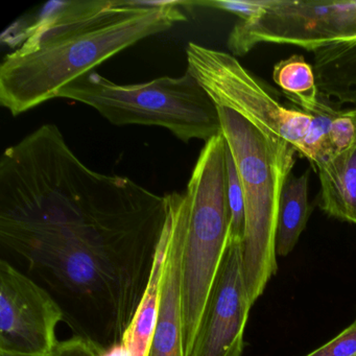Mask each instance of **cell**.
I'll list each match as a JSON object with an SVG mask.
<instances>
[{"instance_id":"9c48e42d","label":"cell","mask_w":356,"mask_h":356,"mask_svg":"<svg viewBox=\"0 0 356 356\" xmlns=\"http://www.w3.org/2000/svg\"><path fill=\"white\" fill-rule=\"evenodd\" d=\"M252 306L243 275V243L230 241L188 356L243 355Z\"/></svg>"},{"instance_id":"5bb4252c","label":"cell","mask_w":356,"mask_h":356,"mask_svg":"<svg viewBox=\"0 0 356 356\" xmlns=\"http://www.w3.org/2000/svg\"><path fill=\"white\" fill-rule=\"evenodd\" d=\"M273 80L289 101L308 114L324 106L314 67L301 55H293L274 66Z\"/></svg>"},{"instance_id":"9a60e30c","label":"cell","mask_w":356,"mask_h":356,"mask_svg":"<svg viewBox=\"0 0 356 356\" xmlns=\"http://www.w3.org/2000/svg\"><path fill=\"white\" fill-rule=\"evenodd\" d=\"M329 88L339 105L356 107V39L331 45L326 51Z\"/></svg>"},{"instance_id":"e0dca14e","label":"cell","mask_w":356,"mask_h":356,"mask_svg":"<svg viewBox=\"0 0 356 356\" xmlns=\"http://www.w3.org/2000/svg\"><path fill=\"white\" fill-rule=\"evenodd\" d=\"M226 163L227 193L230 209V241L243 243L245 227V200L238 172L228 145L226 147Z\"/></svg>"},{"instance_id":"8992f818","label":"cell","mask_w":356,"mask_h":356,"mask_svg":"<svg viewBox=\"0 0 356 356\" xmlns=\"http://www.w3.org/2000/svg\"><path fill=\"white\" fill-rule=\"evenodd\" d=\"M191 72L216 106L243 116L258 130L280 137L305 158L314 118L303 110L283 105L276 91L225 51L191 42L187 45Z\"/></svg>"},{"instance_id":"30bf717a","label":"cell","mask_w":356,"mask_h":356,"mask_svg":"<svg viewBox=\"0 0 356 356\" xmlns=\"http://www.w3.org/2000/svg\"><path fill=\"white\" fill-rule=\"evenodd\" d=\"M162 236L165 241V257L161 293L147 356H185L182 303L183 230L178 216L168 206Z\"/></svg>"},{"instance_id":"44dd1931","label":"cell","mask_w":356,"mask_h":356,"mask_svg":"<svg viewBox=\"0 0 356 356\" xmlns=\"http://www.w3.org/2000/svg\"><path fill=\"white\" fill-rule=\"evenodd\" d=\"M0 356H55V354H47V355H33V354L16 353V352L3 351V350H0Z\"/></svg>"},{"instance_id":"2e32d148","label":"cell","mask_w":356,"mask_h":356,"mask_svg":"<svg viewBox=\"0 0 356 356\" xmlns=\"http://www.w3.org/2000/svg\"><path fill=\"white\" fill-rule=\"evenodd\" d=\"M354 145H356V107L337 110L329 122L324 147L316 163L339 155Z\"/></svg>"},{"instance_id":"52a82bcc","label":"cell","mask_w":356,"mask_h":356,"mask_svg":"<svg viewBox=\"0 0 356 356\" xmlns=\"http://www.w3.org/2000/svg\"><path fill=\"white\" fill-rule=\"evenodd\" d=\"M352 39H356V0H268L261 16L233 26L227 45L231 55L243 57L264 43L314 53Z\"/></svg>"},{"instance_id":"d6986e66","label":"cell","mask_w":356,"mask_h":356,"mask_svg":"<svg viewBox=\"0 0 356 356\" xmlns=\"http://www.w3.org/2000/svg\"><path fill=\"white\" fill-rule=\"evenodd\" d=\"M305 356H356V316L337 337Z\"/></svg>"},{"instance_id":"7a4b0ae2","label":"cell","mask_w":356,"mask_h":356,"mask_svg":"<svg viewBox=\"0 0 356 356\" xmlns=\"http://www.w3.org/2000/svg\"><path fill=\"white\" fill-rule=\"evenodd\" d=\"M193 1L85 0L47 3L0 65V104L17 116L147 37L186 20Z\"/></svg>"},{"instance_id":"4fadbf2b","label":"cell","mask_w":356,"mask_h":356,"mask_svg":"<svg viewBox=\"0 0 356 356\" xmlns=\"http://www.w3.org/2000/svg\"><path fill=\"white\" fill-rule=\"evenodd\" d=\"M164 257L165 241L161 236L145 295L120 343L128 356H147L159 309Z\"/></svg>"},{"instance_id":"6da1fadb","label":"cell","mask_w":356,"mask_h":356,"mask_svg":"<svg viewBox=\"0 0 356 356\" xmlns=\"http://www.w3.org/2000/svg\"><path fill=\"white\" fill-rule=\"evenodd\" d=\"M166 218L164 195L95 172L56 124L0 158V247L99 351L122 343L145 295Z\"/></svg>"},{"instance_id":"ba28073f","label":"cell","mask_w":356,"mask_h":356,"mask_svg":"<svg viewBox=\"0 0 356 356\" xmlns=\"http://www.w3.org/2000/svg\"><path fill=\"white\" fill-rule=\"evenodd\" d=\"M64 312L55 298L9 260H0V350L47 355Z\"/></svg>"},{"instance_id":"5b68a950","label":"cell","mask_w":356,"mask_h":356,"mask_svg":"<svg viewBox=\"0 0 356 356\" xmlns=\"http://www.w3.org/2000/svg\"><path fill=\"white\" fill-rule=\"evenodd\" d=\"M58 97L85 104L115 126L168 129L185 143H206L222 133L218 106L189 72L126 85L91 72L61 89Z\"/></svg>"},{"instance_id":"3957f363","label":"cell","mask_w":356,"mask_h":356,"mask_svg":"<svg viewBox=\"0 0 356 356\" xmlns=\"http://www.w3.org/2000/svg\"><path fill=\"white\" fill-rule=\"evenodd\" d=\"M227 143L222 133L206 141L186 189L165 193L166 206L183 230L184 353L188 356L206 302L230 243Z\"/></svg>"},{"instance_id":"7c38bea8","label":"cell","mask_w":356,"mask_h":356,"mask_svg":"<svg viewBox=\"0 0 356 356\" xmlns=\"http://www.w3.org/2000/svg\"><path fill=\"white\" fill-rule=\"evenodd\" d=\"M308 181L309 170H306L299 177L291 174L283 186L276 236V253L281 257L295 249L314 210L308 201Z\"/></svg>"},{"instance_id":"ffe728a7","label":"cell","mask_w":356,"mask_h":356,"mask_svg":"<svg viewBox=\"0 0 356 356\" xmlns=\"http://www.w3.org/2000/svg\"><path fill=\"white\" fill-rule=\"evenodd\" d=\"M55 356H101V351L83 337L74 335L70 339L59 341Z\"/></svg>"},{"instance_id":"ac0fdd59","label":"cell","mask_w":356,"mask_h":356,"mask_svg":"<svg viewBox=\"0 0 356 356\" xmlns=\"http://www.w3.org/2000/svg\"><path fill=\"white\" fill-rule=\"evenodd\" d=\"M268 0H247V1H228V0H209L195 1V6L211 8L220 11L230 12L238 16L241 20L259 17L266 11Z\"/></svg>"},{"instance_id":"8fae6325","label":"cell","mask_w":356,"mask_h":356,"mask_svg":"<svg viewBox=\"0 0 356 356\" xmlns=\"http://www.w3.org/2000/svg\"><path fill=\"white\" fill-rule=\"evenodd\" d=\"M312 168L320 181L318 208L329 218L356 226V145Z\"/></svg>"},{"instance_id":"277c9868","label":"cell","mask_w":356,"mask_h":356,"mask_svg":"<svg viewBox=\"0 0 356 356\" xmlns=\"http://www.w3.org/2000/svg\"><path fill=\"white\" fill-rule=\"evenodd\" d=\"M222 134L243 186L245 227L243 268L252 304L278 270L277 226L281 193L293 174L297 149L266 134L233 110L218 106Z\"/></svg>"}]
</instances>
